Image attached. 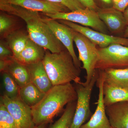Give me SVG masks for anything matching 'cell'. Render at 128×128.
<instances>
[{
	"instance_id": "11",
	"label": "cell",
	"mask_w": 128,
	"mask_h": 128,
	"mask_svg": "<svg viewBox=\"0 0 128 128\" xmlns=\"http://www.w3.org/2000/svg\"><path fill=\"white\" fill-rule=\"evenodd\" d=\"M98 77L97 86L98 88V99L96 111L90 118L86 123L80 128H112L106 112L104 102L103 85L104 79L100 72L98 70Z\"/></svg>"
},
{
	"instance_id": "13",
	"label": "cell",
	"mask_w": 128,
	"mask_h": 128,
	"mask_svg": "<svg viewBox=\"0 0 128 128\" xmlns=\"http://www.w3.org/2000/svg\"><path fill=\"white\" fill-rule=\"evenodd\" d=\"M96 12L109 32L112 34H124L128 25L122 12L112 7L98 8Z\"/></svg>"
},
{
	"instance_id": "33",
	"label": "cell",
	"mask_w": 128,
	"mask_h": 128,
	"mask_svg": "<svg viewBox=\"0 0 128 128\" xmlns=\"http://www.w3.org/2000/svg\"><path fill=\"white\" fill-rule=\"evenodd\" d=\"M124 37L128 38V26H127L126 30L124 32Z\"/></svg>"
},
{
	"instance_id": "9",
	"label": "cell",
	"mask_w": 128,
	"mask_h": 128,
	"mask_svg": "<svg viewBox=\"0 0 128 128\" xmlns=\"http://www.w3.org/2000/svg\"><path fill=\"white\" fill-rule=\"evenodd\" d=\"M0 101L20 128H32L34 127L35 125L33 120L32 108L20 97L12 99L3 94L1 96Z\"/></svg>"
},
{
	"instance_id": "1",
	"label": "cell",
	"mask_w": 128,
	"mask_h": 128,
	"mask_svg": "<svg viewBox=\"0 0 128 128\" xmlns=\"http://www.w3.org/2000/svg\"><path fill=\"white\" fill-rule=\"evenodd\" d=\"M0 9L25 21L30 39L52 53L66 49L56 38L38 12L25 9L19 6L0 2Z\"/></svg>"
},
{
	"instance_id": "22",
	"label": "cell",
	"mask_w": 128,
	"mask_h": 128,
	"mask_svg": "<svg viewBox=\"0 0 128 128\" xmlns=\"http://www.w3.org/2000/svg\"><path fill=\"white\" fill-rule=\"evenodd\" d=\"M16 16L2 11L0 14V35L5 38L9 34L18 30Z\"/></svg>"
},
{
	"instance_id": "16",
	"label": "cell",
	"mask_w": 128,
	"mask_h": 128,
	"mask_svg": "<svg viewBox=\"0 0 128 128\" xmlns=\"http://www.w3.org/2000/svg\"><path fill=\"white\" fill-rule=\"evenodd\" d=\"M27 66L29 71L31 82L41 91L46 93L53 86L42 61Z\"/></svg>"
},
{
	"instance_id": "5",
	"label": "cell",
	"mask_w": 128,
	"mask_h": 128,
	"mask_svg": "<svg viewBox=\"0 0 128 128\" xmlns=\"http://www.w3.org/2000/svg\"><path fill=\"white\" fill-rule=\"evenodd\" d=\"M98 77V71L96 73L89 84L81 82L76 84L75 88L77 94L76 106L73 121L70 128H80L90 117V101L92 92Z\"/></svg>"
},
{
	"instance_id": "29",
	"label": "cell",
	"mask_w": 128,
	"mask_h": 128,
	"mask_svg": "<svg viewBox=\"0 0 128 128\" xmlns=\"http://www.w3.org/2000/svg\"><path fill=\"white\" fill-rule=\"evenodd\" d=\"M83 6L97 12L98 8L94 2V0H78Z\"/></svg>"
},
{
	"instance_id": "21",
	"label": "cell",
	"mask_w": 128,
	"mask_h": 128,
	"mask_svg": "<svg viewBox=\"0 0 128 128\" xmlns=\"http://www.w3.org/2000/svg\"><path fill=\"white\" fill-rule=\"evenodd\" d=\"M45 94L31 82L19 89V97L31 108L39 102Z\"/></svg>"
},
{
	"instance_id": "25",
	"label": "cell",
	"mask_w": 128,
	"mask_h": 128,
	"mask_svg": "<svg viewBox=\"0 0 128 128\" xmlns=\"http://www.w3.org/2000/svg\"><path fill=\"white\" fill-rule=\"evenodd\" d=\"M0 128H20L2 102L0 103Z\"/></svg>"
},
{
	"instance_id": "34",
	"label": "cell",
	"mask_w": 128,
	"mask_h": 128,
	"mask_svg": "<svg viewBox=\"0 0 128 128\" xmlns=\"http://www.w3.org/2000/svg\"></svg>"
},
{
	"instance_id": "12",
	"label": "cell",
	"mask_w": 128,
	"mask_h": 128,
	"mask_svg": "<svg viewBox=\"0 0 128 128\" xmlns=\"http://www.w3.org/2000/svg\"><path fill=\"white\" fill-rule=\"evenodd\" d=\"M0 2L17 5L33 11L42 12L44 14L70 12L64 6L48 0H0Z\"/></svg>"
},
{
	"instance_id": "19",
	"label": "cell",
	"mask_w": 128,
	"mask_h": 128,
	"mask_svg": "<svg viewBox=\"0 0 128 128\" xmlns=\"http://www.w3.org/2000/svg\"><path fill=\"white\" fill-rule=\"evenodd\" d=\"M98 70L102 75L104 82L118 86H128V68Z\"/></svg>"
},
{
	"instance_id": "8",
	"label": "cell",
	"mask_w": 128,
	"mask_h": 128,
	"mask_svg": "<svg viewBox=\"0 0 128 128\" xmlns=\"http://www.w3.org/2000/svg\"><path fill=\"white\" fill-rule=\"evenodd\" d=\"M59 20L60 23L84 35L98 48H105L113 44H119L128 46V38L103 33L70 21L63 20Z\"/></svg>"
},
{
	"instance_id": "4",
	"label": "cell",
	"mask_w": 128,
	"mask_h": 128,
	"mask_svg": "<svg viewBox=\"0 0 128 128\" xmlns=\"http://www.w3.org/2000/svg\"><path fill=\"white\" fill-rule=\"evenodd\" d=\"M71 29L73 41L79 52L78 59L82 62V68L86 72L84 83L87 84L96 73V66L98 58V48L84 35Z\"/></svg>"
},
{
	"instance_id": "7",
	"label": "cell",
	"mask_w": 128,
	"mask_h": 128,
	"mask_svg": "<svg viewBox=\"0 0 128 128\" xmlns=\"http://www.w3.org/2000/svg\"><path fill=\"white\" fill-rule=\"evenodd\" d=\"M98 48V58L96 70L128 68V46L113 44L105 48Z\"/></svg>"
},
{
	"instance_id": "3",
	"label": "cell",
	"mask_w": 128,
	"mask_h": 128,
	"mask_svg": "<svg viewBox=\"0 0 128 128\" xmlns=\"http://www.w3.org/2000/svg\"><path fill=\"white\" fill-rule=\"evenodd\" d=\"M42 62L53 86L82 82L80 69L76 66L67 50L56 53L46 50Z\"/></svg>"
},
{
	"instance_id": "31",
	"label": "cell",
	"mask_w": 128,
	"mask_h": 128,
	"mask_svg": "<svg viewBox=\"0 0 128 128\" xmlns=\"http://www.w3.org/2000/svg\"><path fill=\"white\" fill-rule=\"evenodd\" d=\"M124 16L126 20V23L128 26V6L123 12Z\"/></svg>"
},
{
	"instance_id": "24",
	"label": "cell",
	"mask_w": 128,
	"mask_h": 128,
	"mask_svg": "<svg viewBox=\"0 0 128 128\" xmlns=\"http://www.w3.org/2000/svg\"><path fill=\"white\" fill-rule=\"evenodd\" d=\"M2 73V83L4 87V95L12 99L19 97L20 88L11 76L8 73Z\"/></svg>"
},
{
	"instance_id": "14",
	"label": "cell",
	"mask_w": 128,
	"mask_h": 128,
	"mask_svg": "<svg viewBox=\"0 0 128 128\" xmlns=\"http://www.w3.org/2000/svg\"><path fill=\"white\" fill-rule=\"evenodd\" d=\"M111 126L114 128H128V102L114 104L105 108Z\"/></svg>"
},
{
	"instance_id": "26",
	"label": "cell",
	"mask_w": 128,
	"mask_h": 128,
	"mask_svg": "<svg viewBox=\"0 0 128 128\" xmlns=\"http://www.w3.org/2000/svg\"><path fill=\"white\" fill-rule=\"evenodd\" d=\"M52 2L61 4L67 8L70 12L86 8L78 0H48Z\"/></svg>"
},
{
	"instance_id": "10",
	"label": "cell",
	"mask_w": 128,
	"mask_h": 128,
	"mask_svg": "<svg viewBox=\"0 0 128 128\" xmlns=\"http://www.w3.org/2000/svg\"><path fill=\"white\" fill-rule=\"evenodd\" d=\"M43 20L48 24L56 38L62 43L73 58L76 66L81 68L80 61L76 55L73 47V35L71 28L56 20L50 18H43Z\"/></svg>"
},
{
	"instance_id": "32",
	"label": "cell",
	"mask_w": 128,
	"mask_h": 128,
	"mask_svg": "<svg viewBox=\"0 0 128 128\" xmlns=\"http://www.w3.org/2000/svg\"><path fill=\"white\" fill-rule=\"evenodd\" d=\"M48 123H44L38 125H34L32 128H47L48 126Z\"/></svg>"
},
{
	"instance_id": "30",
	"label": "cell",
	"mask_w": 128,
	"mask_h": 128,
	"mask_svg": "<svg viewBox=\"0 0 128 128\" xmlns=\"http://www.w3.org/2000/svg\"><path fill=\"white\" fill-rule=\"evenodd\" d=\"M98 8H105L112 7V0H94Z\"/></svg>"
},
{
	"instance_id": "2",
	"label": "cell",
	"mask_w": 128,
	"mask_h": 128,
	"mask_svg": "<svg viewBox=\"0 0 128 128\" xmlns=\"http://www.w3.org/2000/svg\"><path fill=\"white\" fill-rule=\"evenodd\" d=\"M77 98L75 88L71 82L53 86L39 102L31 108L34 125L49 123L65 105Z\"/></svg>"
},
{
	"instance_id": "15",
	"label": "cell",
	"mask_w": 128,
	"mask_h": 128,
	"mask_svg": "<svg viewBox=\"0 0 128 128\" xmlns=\"http://www.w3.org/2000/svg\"><path fill=\"white\" fill-rule=\"evenodd\" d=\"M46 50L30 39L23 50L14 58L26 66L37 64L42 61Z\"/></svg>"
},
{
	"instance_id": "6",
	"label": "cell",
	"mask_w": 128,
	"mask_h": 128,
	"mask_svg": "<svg viewBox=\"0 0 128 128\" xmlns=\"http://www.w3.org/2000/svg\"><path fill=\"white\" fill-rule=\"evenodd\" d=\"M54 20H63L78 23L82 26L103 33L108 34L109 31L98 15L97 12L86 8L68 12H59L54 14H44Z\"/></svg>"
},
{
	"instance_id": "18",
	"label": "cell",
	"mask_w": 128,
	"mask_h": 128,
	"mask_svg": "<svg viewBox=\"0 0 128 128\" xmlns=\"http://www.w3.org/2000/svg\"><path fill=\"white\" fill-rule=\"evenodd\" d=\"M3 72L9 73L20 88L31 82L27 66L20 64L14 58Z\"/></svg>"
},
{
	"instance_id": "23",
	"label": "cell",
	"mask_w": 128,
	"mask_h": 128,
	"mask_svg": "<svg viewBox=\"0 0 128 128\" xmlns=\"http://www.w3.org/2000/svg\"><path fill=\"white\" fill-rule=\"evenodd\" d=\"M76 100L68 104L61 116L48 128H70L75 112Z\"/></svg>"
},
{
	"instance_id": "20",
	"label": "cell",
	"mask_w": 128,
	"mask_h": 128,
	"mask_svg": "<svg viewBox=\"0 0 128 128\" xmlns=\"http://www.w3.org/2000/svg\"><path fill=\"white\" fill-rule=\"evenodd\" d=\"M5 39L6 44L13 53L14 58L23 50L30 38L28 32L18 29Z\"/></svg>"
},
{
	"instance_id": "17",
	"label": "cell",
	"mask_w": 128,
	"mask_h": 128,
	"mask_svg": "<svg viewBox=\"0 0 128 128\" xmlns=\"http://www.w3.org/2000/svg\"><path fill=\"white\" fill-rule=\"evenodd\" d=\"M104 102L105 107L122 102H128V86H118L104 82Z\"/></svg>"
},
{
	"instance_id": "28",
	"label": "cell",
	"mask_w": 128,
	"mask_h": 128,
	"mask_svg": "<svg viewBox=\"0 0 128 128\" xmlns=\"http://www.w3.org/2000/svg\"><path fill=\"white\" fill-rule=\"evenodd\" d=\"M112 7L123 12L128 6V0H112Z\"/></svg>"
},
{
	"instance_id": "27",
	"label": "cell",
	"mask_w": 128,
	"mask_h": 128,
	"mask_svg": "<svg viewBox=\"0 0 128 128\" xmlns=\"http://www.w3.org/2000/svg\"><path fill=\"white\" fill-rule=\"evenodd\" d=\"M12 51L9 48L6 42L1 40L0 43V59L10 58H13Z\"/></svg>"
}]
</instances>
